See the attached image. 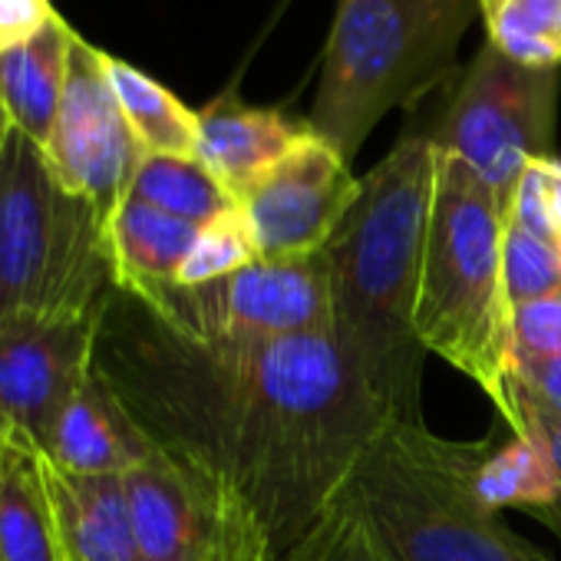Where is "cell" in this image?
Instances as JSON below:
<instances>
[{"instance_id": "1", "label": "cell", "mask_w": 561, "mask_h": 561, "mask_svg": "<svg viewBox=\"0 0 561 561\" xmlns=\"http://www.w3.org/2000/svg\"><path fill=\"white\" fill-rule=\"evenodd\" d=\"M146 321L149 413H136L139 423L225 482L277 561L341 499L354 462L390 420L331 331L228 347L192 344L152 314Z\"/></svg>"}, {"instance_id": "2", "label": "cell", "mask_w": 561, "mask_h": 561, "mask_svg": "<svg viewBox=\"0 0 561 561\" xmlns=\"http://www.w3.org/2000/svg\"><path fill=\"white\" fill-rule=\"evenodd\" d=\"M436 146L403 136L364 179L341 231L324 248L331 274V334L337 351L390 423H423L426 347L416 334V295Z\"/></svg>"}, {"instance_id": "3", "label": "cell", "mask_w": 561, "mask_h": 561, "mask_svg": "<svg viewBox=\"0 0 561 561\" xmlns=\"http://www.w3.org/2000/svg\"><path fill=\"white\" fill-rule=\"evenodd\" d=\"M502 225L505 205L492 185L459 156L436 149L416 334L426 354L466 374L495 403L499 423L518 436Z\"/></svg>"}, {"instance_id": "4", "label": "cell", "mask_w": 561, "mask_h": 561, "mask_svg": "<svg viewBox=\"0 0 561 561\" xmlns=\"http://www.w3.org/2000/svg\"><path fill=\"white\" fill-rule=\"evenodd\" d=\"M489 449L492 433L453 443L426 423H383L344 495L393 561H551L485 502L479 472Z\"/></svg>"}, {"instance_id": "5", "label": "cell", "mask_w": 561, "mask_h": 561, "mask_svg": "<svg viewBox=\"0 0 561 561\" xmlns=\"http://www.w3.org/2000/svg\"><path fill=\"white\" fill-rule=\"evenodd\" d=\"M476 18L479 0H337L308 116L314 136L354 162L387 113L413 106L453 73Z\"/></svg>"}, {"instance_id": "6", "label": "cell", "mask_w": 561, "mask_h": 561, "mask_svg": "<svg viewBox=\"0 0 561 561\" xmlns=\"http://www.w3.org/2000/svg\"><path fill=\"white\" fill-rule=\"evenodd\" d=\"M110 285L106 218L11 129L0 159V321L100 318Z\"/></svg>"}, {"instance_id": "7", "label": "cell", "mask_w": 561, "mask_h": 561, "mask_svg": "<svg viewBox=\"0 0 561 561\" xmlns=\"http://www.w3.org/2000/svg\"><path fill=\"white\" fill-rule=\"evenodd\" d=\"M561 67H528L482 44L430 142L476 169L508 208L528 165L554 159Z\"/></svg>"}, {"instance_id": "8", "label": "cell", "mask_w": 561, "mask_h": 561, "mask_svg": "<svg viewBox=\"0 0 561 561\" xmlns=\"http://www.w3.org/2000/svg\"><path fill=\"white\" fill-rule=\"evenodd\" d=\"M192 344H267L331 331L328 254L257 261L208 285L169 288L139 305Z\"/></svg>"}, {"instance_id": "9", "label": "cell", "mask_w": 561, "mask_h": 561, "mask_svg": "<svg viewBox=\"0 0 561 561\" xmlns=\"http://www.w3.org/2000/svg\"><path fill=\"white\" fill-rule=\"evenodd\" d=\"M123 489L142 561H274L248 505L165 446L129 469Z\"/></svg>"}, {"instance_id": "10", "label": "cell", "mask_w": 561, "mask_h": 561, "mask_svg": "<svg viewBox=\"0 0 561 561\" xmlns=\"http://www.w3.org/2000/svg\"><path fill=\"white\" fill-rule=\"evenodd\" d=\"M60 182L87 198L106 221L133 188L146 159L106 73V50L77 34L60 113L47 142Z\"/></svg>"}, {"instance_id": "11", "label": "cell", "mask_w": 561, "mask_h": 561, "mask_svg": "<svg viewBox=\"0 0 561 561\" xmlns=\"http://www.w3.org/2000/svg\"><path fill=\"white\" fill-rule=\"evenodd\" d=\"M100 318L0 321V439L47 449L73 393L96 367Z\"/></svg>"}, {"instance_id": "12", "label": "cell", "mask_w": 561, "mask_h": 561, "mask_svg": "<svg viewBox=\"0 0 561 561\" xmlns=\"http://www.w3.org/2000/svg\"><path fill=\"white\" fill-rule=\"evenodd\" d=\"M360 195L351 162L321 136L295 146L238 202L261 261L321 254Z\"/></svg>"}, {"instance_id": "13", "label": "cell", "mask_w": 561, "mask_h": 561, "mask_svg": "<svg viewBox=\"0 0 561 561\" xmlns=\"http://www.w3.org/2000/svg\"><path fill=\"white\" fill-rule=\"evenodd\" d=\"M156 449L159 443L129 410L116 383L93 367L64 407L44 456L73 476H126Z\"/></svg>"}, {"instance_id": "14", "label": "cell", "mask_w": 561, "mask_h": 561, "mask_svg": "<svg viewBox=\"0 0 561 561\" xmlns=\"http://www.w3.org/2000/svg\"><path fill=\"white\" fill-rule=\"evenodd\" d=\"M311 136L308 119H288L277 110L248 106L234 96H218L198 110L195 159L231 192L234 202L267 175L295 146Z\"/></svg>"}, {"instance_id": "15", "label": "cell", "mask_w": 561, "mask_h": 561, "mask_svg": "<svg viewBox=\"0 0 561 561\" xmlns=\"http://www.w3.org/2000/svg\"><path fill=\"white\" fill-rule=\"evenodd\" d=\"M195 238L198 225L126 195L106 221L113 285L136 305L156 301L179 285V271Z\"/></svg>"}, {"instance_id": "16", "label": "cell", "mask_w": 561, "mask_h": 561, "mask_svg": "<svg viewBox=\"0 0 561 561\" xmlns=\"http://www.w3.org/2000/svg\"><path fill=\"white\" fill-rule=\"evenodd\" d=\"M73 41L77 31L57 14L37 37L0 50V106L11 126L41 149H47L60 113Z\"/></svg>"}, {"instance_id": "17", "label": "cell", "mask_w": 561, "mask_h": 561, "mask_svg": "<svg viewBox=\"0 0 561 561\" xmlns=\"http://www.w3.org/2000/svg\"><path fill=\"white\" fill-rule=\"evenodd\" d=\"M0 561H67L44 456L14 439H0Z\"/></svg>"}, {"instance_id": "18", "label": "cell", "mask_w": 561, "mask_h": 561, "mask_svg": "<svg viewBox=\"0 0 561 561\" xmlns=\"http://www.w3.org/2000/svg\"><path fill=\"white\" fill-rule=\"evenodd\" d=\"M502 254H505V288L512 308L561 291V244L551 218L548 179L541 162L525 169L505 208Z\"/></svg>"}, {"instance_id": "19", "label": "cell", "mask_w": 561, "mask_h": 561, "mask_svg": "<svg viewBox=\"0 0 561 561\" xmlns=\"http://www.w3.org/2000/svg\"><path fill=\"white\" fill-rule=\"evenodd\" d=\"M106 73L123 116L146 156H185L198 149V113L139 67L106 54Z\"/></svg>"}, {"instance_id": "20", "label": "cell", "mask_w": 561, "mask_h": 561, "mask_svg": "<svg viewBox=\"0 0 561 561\" xmlns=\"http://www.w3.org/2000/svg\"><path fill=\"white\" fill-rule=\"evenodd\" d=\"M479 489L495 512L518 508L535 518H541L558 499V479L538 436L528 430L515 436L505 423L492 430V449L482 462Z\"/></svg>"}, {"instance_id": "21", "label": "cell", "mask_w": 561, "mask_h": 561, "mask_svg": "<svg viewBox=\"0 0 561 561\" xmlns=\"http://www.w3.org/2000/svg\"><path fill=\"white\" fill-rule=\"evenodd\" d=\"M129 195L198 228L238 208L231 192L195 156H146Z\"/></svg>"}, {"instance_id": "22", "label": "cell", "mask_w": 561, "mask_h": 561, "mask_svg": "<svg viewBox=\"0 0 561 561\" xmlns=\"http://www.w3.org/2000/svg\"><path fill=\"white\" fill-rule=\"evenodd\" d=\"M489 44L528 67H561V0H479Z\"/></svg>"}, {"instance_id": "23", "label": "cell", "mask_w": 561, "mask_h": 561, "mask_svg": "<svg viewBox=\"0 0 561 561\" xmlns=\"http://www.w3.org/2000/svg\"><path fill=\"white\" fill-rule=\"evenodd\" d=\"M277 561H393L357 505L341 492L328 515Z\"/></svg>"}, {"instance_id": "24", "label": "cell", "mask_w": 561, "mask_h": 561, "mask_svg": "<svg viewBox=\"0 0 561 561\" xmlns=\"http://www.w3.org/2000/svg\"><path fill=\"white\" fill-rule=\"evenodd\" d=\"M257 261H261V254H257L254 234H251L241 208H234V211L198 228V238L179 271V285L182 288L208 285L215 277H228Z\"/></svg>"}, {"instance_id": "25", "label": "cell", "mask_w": 561, "mask_h": 561, "mask_svg": "<svg viewBox=\"0 0 561 561\" xmlns=\"http://www.w3.org/2000/svg\"><path fill=\"white\" fill-rule=\"evenodd\" d=\"M561 354V291L512 308V364Z\"/></svg>"}, {"instance_id": "26", "label": "cell", "mask_w": 561, "mask_h": 561, "mask_svg": "<svg viewBox=\"0 0 561 561\" xmlns=\"http://www.w3.org/2000/svg\"><path fill=\"white\" fill-rule=\"evenodd\" d=\"M515 407H518V423H522V430L535 433L538 443L545 446L548 459H551V469H554V479H558V499H554V505H551L538 522L548 525V528L561 538V413H554V410H548V407L528 400V397L518 393V390H515Z\"/></svg>"}, {"instance_id": "27", "label": "cell", "mask_w": 561, "mask_h": 561, "mask_svg": "<svg viewBox=\"0 0 561 561\" xmlns=\"http://www.w3.org/2000/svg\"><path fill=\"white\" fill-rule=\"evenodd\" d=\"M57 14L54 0H0V50L37 37Z\"/></svg>"}, {"instance_id": "28", "label": "cell", "mask_w": 561, "mask_h": 561, "mask_svg": "<svg viewBox=\"0 0 561 561\" xmlns=\"http://www.w3.org/2000/svg\"><path fill=\"white\" fill-rule=\"evenodd\" d=\"M512 387L528 400L561 413V354L545 360H515L512 364Z\"/></svg>"}, {"instance_id": "29", "label": "cell", "mask_w": 561, "mask_h": 561, "mask_svg": "<svg viewBox=\"0 0 561 561\" xmlns=\"http://www.w3.org/2000/svg\"><path fill=\"white\" fill-rule=\"evenodd\" d=\"M545 179H548V202H551V218H554V231H558V244H561V159H545Z\"/></svg>"}, {"instance_id": "30", "label": "cell", "mask_w": 561, "mask_h": 561, "mask_svg": "<svg viewBox=\"0 0 561 561\" xmlns=\"http://www.w3.org/2000/svg\"><path fill=\"white\" fill-rule=\"evenodd\" d=\"M11 119H8V113H4V106H0V159H4V146H8V136H11Z\"/></svg>"}]
</instances>
